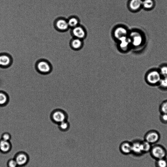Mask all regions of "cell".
<instances>
[{
  "mask_svg": "<svg viewBox=\"0 0 167 167\" xmlns=\"http://www.w3.org/2000/svg\"><path fill=\"white\" fill-rule=\"evenodd\" d=\"M159 111L161 114H167V100H165L160 104Z\"/></svg>",
  "mask_w": 167,
  "mask_h": 167,
  "instance_id": "cell-25",
  "label": "cell"
},
{
  "mask_svg": "<svg viewBox=\"0 0 167 167\" xmlns=\"http://www.w3.org/2000/svg\"><path fill=\"white\" fill-rule=\"evenodd\" d=\"M9 96L6 93L0 92V105L5 106L9 102Z\"/></svg>",
  "mask_w": 167,
  "mask_h": 167,
  "instance_id": "cell-19",
  "label": "cell"
},
{
  "mask_svg": "<svg viewBox=\"0 0 167 167\" xmlns=\"http://www.w3.org/2000/svg\"><path fill=\"white\" fill-rule=\"evenodd\" d=\"M160 135L158 132L155 130H151L147 132L144 136L145 141L151 145L156 144L160 139Z\"/></svg>",
  "mask_w": 167,
  "mask_h": 167,
  "instance_id": "cell-7",
  "label": "cell"
},
{
  "mask_svg": "<svg viewBox=\"0 0 167 167\" xmlns=\"http://www.w3.org/2000/svg\"><path fill=\"white\" fill-rule=\"evenodd\" d=\"M116 43L118 49L122 53L128 51L131 46V40L128 36L119 39Z\"/></svg>",
  "mask_w": 167,
  "mask_h": 167,
  "instance_id": "cell-8",
  "label": "cell"
},
{
  "mask_svg": "<svg viewBox=\"0 0 167 167\" xmlns=\"http://www.w3.org/2000/svg\"><path fill=\"white\" fill-rule=\"evenodd\" d=\"M11 138V136L9 133L5 132L2 136V139L5 141H10Z\"/></svg>",
  "mask_w": 167,
  "mask_h": 167,
  "instance_id": "cell-29",
  "label": "cell"
},
{
  "mask_svg": "<svg viewBox=\"0 0 167 167\" xmlns=\"http://www.w3.org/2000/svg\"><path fill=\"white\" fill-rule=\"evenodd\" d=\"M156 167H167V158L166 157L156 160Z\"/></svg>",
  "mask_w": 167,
  "mask_h": 167,
  "instance_id": "cell-22",
  "label": "cell"
},
{
  "mask_svg": "<svg viewBox=\"0 0 167 167\" xmlns=\"http://www.w3.org/2000/svg\"><path fill=\"white\" fill-rule=\"evenodd\" d=\"M158 86L162 90H167V77H162Z\"/></svg>",
  "mask_w": 167,
  "mask_h": 167,
  "instance_id": "cell-21",
  "label": "cell"
},
{
  "mask_svg": "<svg viewBox=\"0 0 167 167\" xmlns=\"http://www.w3.org/2000/svg\"><path fill=\"white\" fill-rule=\"evenodd\" d=\"M152 145L144 140L142 141L143 151L144 154L150 152Z\"/></svg>",
  "mask_w": 167,
  "mask_h": 167,
  "instance_id": "cell-23",
  "label": "cell"
},
{
  "mask_svg": "<svg viewBox=\"0 0 167 167\" xmlns=\"http://www.w3.org/2000/svg\"><path fill=\"white\" fill-rule=\"evenodd\" d=\"M83 41V40L81 39L72 37L69 41L70 48L73 50H81L84 45Z\"/></svg>",
  "mask_w": 167,
  "mask_h": 167,
  "instance_id": "cell-14",
  "label": "cell"
},
{
  "mask_svg": "<svg viewBox=\"0 0 167 167\" xmlns=\"http://www.w3.org/2000/svg\"><path fill=\"white\" fill-rule=\"evenodd\" d=\"M50 117L53 123L58 125L63 122L68 120V115L67 113L64 110L57 109L52 111Z\"/></svg>",
  "mask_w": 167,
  "mask_h": 167,
  "instance_id": "cell-3",
  "label": "cell"
},
{
  "mask_svg": "<svg viewBox=\"0 0 167 167\" xmlns=\"http://www.w3.org/2000/svg\"><path fill=\"white\" fill-rule=\"evenodd\" d=\"M67 20L70 29L75 28L80 25V20L77 16H70Z\"/></svg>",
  "mask_w": 167,
  "mask_h": 167,
  "instance_id": "cell-18",
  "label": "cell"
},
{
  "mask_svg": "<svg viewBox=\"0 0 167 167\" xmlns=\"http://www.w3.org/2000/svg\"><path fill=\"white\" fill-rule=\"evenodd\" d=\"M12 149V145L10 141L0 140V151L6 153L9 152Z\"/></svg>",
  "mask_w": 167,
  "mask_h": 167,
  "instance_id": "cell-16",
  "label": "cell"
},
{
  "mask_svg": "<svg viewBox=\"0 0 167 167\" xmlns=\"http://www.w3.org/2000/svg\"><path fill=\"white\" fill-rule=\"evenodd\" d=\"M18 166L25 165L29 161V157L27 153L24 152H20L16 154L14 158Z\"/></svg>",
  "mask_w": 167,
  "mask_h": 167,
  "instance_id": "cell-13",
  "label": "cell"
},
{
  "mask_svg": "<svg viewBox=\"0 0 167 167\" xmlns=\"http://www.w3.org/2000/svg\"><path fill=\"white\" fill-rule=\"evenodd\" d=\"M154 3L153 0H144L143 1L142 6L146 9H150L152 8Z\"/></svg>",
  "mask_w": 167,
  "mask_h": 167,
  "instance_id": "cell-24",
  "label": "cell"
},
{
  "mask_svg": "<svg viewBox=\"0 0 167 167\" xmlns=\"http://www.w3.org/2000/svg\"><path fill=\"white\" fill-rule=\"evenodd\" d=\"M119 150L124 155H128L132 153V143L128 141L122 142L119 146Z\"/></svg>",
  "mask_w": 167,
  "mask_h": 167,
  "instance_id": "cell-15",
  "label": "cell"
},
{
  "mask_svg": "<svg viewBox=\"0 0 167 167\" xmlns=\"http://www.w3.org/2000/svg\"><path fill=\"white\" fill-rule=\"evenodd\" d=\"M12 64V59L10 55L5 53H0V68L8 69Z\"/></svg>",
  "mask_w": 167,
  "mask_h": 167,
  "instance_id": "cell-12",
  "label": "cell"
},
{
  "mask_svg": "<svg viewBox=\"0 0 167 167\" xmlns=\"http://www.w3.org/2000/svg\"><path fill=\"white\" fill-rule=\"evenodd\" d=\"M35 69L39 74L43 75H49L53 71L52 65L45 60H41L37 62Z\"/></svg>",
  "mask_w": 167,
  "mask_h": 167,
  "instance_id": "cell-2",
  "label": "cell"
},
{
  "mask_svg": "<svg viewBox=\"0 0 167 167\" xmlns=\"http://www.w3.org/2000/svg\"><path fill=\"white\" fill-rule=\"evenodd\" d=\"M151 157L156 160L166 157L167 151L162 145L155 144L152 146L150 152Z\"/></svg>",
  "mask_w": 167,
  "mask_h": 167,
  "instance_id": "cell-4",
  "label": "cell"
},
{
  "mask_svg": "<svg viewBox=\"0 0 167 167\" xmlns=\"http://www.w3.org/2000/svg\"><path fill=\"white\" fill-rule=\"evenodd\" d=\"M70 34L73 38L84 40L86 38L87 33L84 26L79 25L76 27L70 29Z\"/></svg>",
  "mask_w": 167,
  "mask_h": 167,
  "instance_id": "cell-6",
  "label": "cell"
},
{
  "mask_svg": "<svg viewBox=\"0 0 167 167\" xmlns=\"http://www.w3.org/2000/svg\"><path fill=\"white\" fill-rule=\"evenodd\" d=\"M8 167H18L17 164L15 159L9 160L7 163Z\"/></svg>",
  "mask_w": 167,
  "mask_h": 167,
  "instance_id": "cell-27",
  "label": "cell"
},
{
  "mask_svg": "<svg viewBox=\"0 0 167 167\" xmlns=\"http://www.w3.org/2000/svg\"><path fill=\"white\" fill-rule=\"evenodd\" d=\"M158 70L162 77H167V65L161 66Z\"/></svg>",
  "mask_w": 167,
  "mask_h": 167,
  "instance_id": "cell-26",
  "label": "cell"
},
{
  "mask_svg": "<svg viewBox=\"0 0 167 167\" xmlns=\"http://www.w3.org/2000/svg\"><path fill=\"white\" fill-rule=\"evenodd\" d=\"M142 0H130L128 3V7L132 11H137L142 5Z\"/></svg>",
  "mask_w": 167,
  "mask_h": 167,
  "instance_id": "cell-17",
  "label": "cell"
},
{
  "mask_svg": "<svg viewBox=\"0 0 167 167\" xmlns=\"http://www.w3.org/2000/svg\"><path fill=\"white\" fill-rule=\"evenodd\" d=\"M132 143V153L136 156H141L144 154L142 141L137 139Z\"/></svg>",
  "mask_w": 167,
  "mask_h": 167,
  "instance_id": "cell-10",
  "label": "cell"
},
{
  "mask_svg": "<svg viewBox=\"0 0 167 167\" xmlns=\"http://www.w3.org/2000/svg\"><path fill=\"white\" fill-rule=\"evenodd\" d=\"M162 77L158 69H152L146 72L145 80L148 85L154 86H158Z\"/></svg>",
  "mask_w": 167,
  "mask_h": 167,
  "instance_id": "cell-1",
  "label": "cell"
},
{
  "mask_svg": "<svg viewBox=\"0 0 167 167\" xmlns=\"http://www.w3.org/2000/svg\"><path fill=\"white\" fill-rule=\"evenodd\" d=\"M56 28L61 32H66L70 30L67 20L64 18H60L56 20L55 23Z\"/></svg>",
  "mask_w": 167,
  "mask_h": 167,
  "instance_id": "cell-11",
  "label": "cell"
},
{
  "mask_svg": "<svg viewBox=\"0 0 167 167\" xmlns=\"http://www.w3.org/2000/svg\"><path fill=\"white\" fill-rule=\"evenodd\" d=\"M129 33L128 30L124 26L118 25L113 30L112 36L116 42L122 38L128 36Z\"/></svg>",
  "mask_w": 167,
  "mask_h": 167,
  "instance_id": "cell-5",
  "label": "cell"
},
{
  "mask_svg": "<svg viewBox=\"0 0 167 167\" xmlns=\"http://www.w3.org/2000/svg\"><path fill=\"white\" fill-rule=\"evenodd\" d=\"M128 36L131 40V46L138 47L141 45L143 42L142 36L137 31H132L129 32Z\"/></svg>",
  "mask_w": 167,
  "mask_h": 167,
  "instance_id": "cell-9",
  "label": "cell"
},
{
  "mask_svg": "<svg viewBox=\"0 0 167 167\" xmlns=\"http://www.w3.org/2000/svg\"><path fill=\"white\" fill-rule=\"evenodd\" d=\"M160 119L162 123L164 124H167V114H161L160 116Z\"/></svg>",
  "mask_w": 167,
  "mask_h": 167,
  "instance_id": "cell-28",
  "label": "cell"
},
{
  "mask_svg": "<svg viewBox=\"0 0 167 167\" xmlns=\"http://www.w3.org/2000/svg\"><path fill=\"white\" fill-rule=\"evenodd\" d=\"M59 129L63 132L68 130L70 127V124L68 120L58 124Z\"/></svg>",
  "mask_w": 167,
  "mask_h": 167,
  "instance_id": "cell-20",
  "label": "cell"
}]
</instances>
